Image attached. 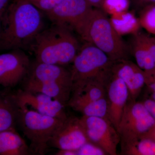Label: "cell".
Instances as JSON below:
<instances>
[{
	"label": "cell",
	"instance_id": "obj_29",
	"mask_svg": "<svg viewBox=\"0 0 155 155\" xmlns=\"http://www.w3.org/2000/svg\"><path fill=\"white\" fill-rule=\"evenodd\" d=\"M10 0H0V16L3 17L5 13Z\"/></svg>",
	"mask_w": 155,
	"mask_h": 155
},
{
	"label": "cell",
	"instance_id": "obj_19",
	"mask_svg": "<svg viewBox=\"0 0 155 155\" xmlns=\"http://www.w3.org/2000/svg\"><path fill=\"white\" fill-rule=\"evenodd\" d=\"M111 23L117 33L121 36L135 34L142 28L138 18L128 11L112 15L110 18Z\"/></svg>",
	"mask_w": 155,
	"mask_h": 155
},
{
	"label": "cell",
	"instance_id": "obj_13",
	"mask_svg": "<svg viewBox=\"0 0 155 155\" xmlns=\"http://www.w3.org/2000/svg\"><path fill=\"white\" fill-rule=\"evenodd\" d=\"M112 73L122 79L129 93L128 101H136L147 80L146 72L129 59L114 61Z\"/></svg>",
	"mask_w": 155,
	"mask_h": 155
},
{
	"label": "cell",
	"instance_id": "obj_27",
	"mask_svg": "<svg viewBox=\"0 0 155 155\" xmlns=\"http://www.w3.org/2000/svg\"><path fill=\"white\" fill-rule=\"evenodd\" d=\"M148 113L155 119V101L153 99H148L142 103Z\"/></svg>",
	"mask_w": 155,
	"mask_h": 155
},
{
	"label": "cell",
	"instance_id": "obj_23",
	"mask_svg": "<svg viewBox=\"0 0 155 155\" xmlns=\"http://www.w3.org/2000/svg\"><path fill=\"white\" fill-rule=\"evenodd\" d=\"M130 4V0H103L101 9L112 16L128 11Z\"/></svg>",
	"mask_w": 155,
	"mask_h": 155
},
{
	"label": "cell",
	"instance_id": "obj_22",
	"mask_svg": "<svg viewBox=\"0 0 155 155\" xmlns=\"http://www.w3.org/2000/svg\"><path fill=\"white\" fill-rule=\"evenodd\" d=\"M142 28L148 33L155 35V5L141 9L138 17Z\"/></svg>",
	"mask_w": 155,
	"mask_h": 155
},
{
	"label": "cell",
	"instance_id": "obj_31",
	"mask_svg": "<svg viewBox=\"0 0 155 155\" xmlns=\"http://www.w3.org/2000/svg\"><path fill=\"white\" fill-rule=\"evenodd\" d=\"M86 1L93 8L101 9L103 0H86Z\"/></svg>",
	"mask_w": 155,
	"mask_h": 155
},
{
	"label": "cell",
	"instance_id": "obj_24",
	"mask_svg": "<svg viewBox=\"0 0 155 155\" xmlns=\"http://www.w3.org/2000/svg\"><path fill=\"white\" fill-rule=\"evenodd\" d=\"M77 155H107L102 148L88 141L82 145L77 150Z\"/></svg>",
	"mask_w": 155,
	"mask_h": 155
},
{
	"label": "cell",
	"instance_id": "obj_28",
	"mask_svg": "<svg viewBox=\"0 0 155 155\" xmlns=\"http://www.w3.org/2000/svg\"><path fill=\"white\" fill-rule=\"evenodd\" d=\"M140 10L147 6L155 5V0H134Z\"/></svg>",
	"mask_w": 155,
	"mask_h": 155
},
{
	"label": "cell",
	"instance_id": "obj_33",
	"mask_svg": "<svg viewBox=\"0 0 155 155\" xmlns=\"http://www.w3.org/2000/svg\"><path fill=\"white\" fill-rule=\"evenodd\" d=\"M3 17L0 16V33L2 31V21Z\"/></svg>",
	"mask_w": 155,
	"mask_h": 155
},
{
	"label": "cell",
	"instance_id": "obj_18",
	"mask_svg": "<svg viewBox=\"0 0 155 155\" xmlns=\"http://www.w3.org/2000/svg\"><path fill=\"white\" fill-rule=\"evenodd\" d=\"M19 108L11 95H0V132L14 130L18 122Z\"/></svg>",
	"mask_w": 155,
	"mask_h": 155
},
{
	"label": "cell",
	"instance_id": "obj_17",
	"mask_svg": "<svg viewBox=\"0 0 155 155\" xmlns=\"http://www.w3.org/2000/svg\"><path fill=\"white\" fill-rule=\"evenodd\" d=\"M30 148L15 129L0 132V155H28Z\"/></svg>",
	"mask_w": 155,
	"mask_h": 155
},
{
	"label": "cell",
	"instance_id": "obj_2",
	"mask_svg": "<svg viewBox=\"0 0 155 155\" xmlns=\"http://www.w3.org/2000/svg\"><path fill=\"white\" fill-rule=\"evenodd\" d=\"M75 31L84 41L90 43L104 52L111 61L129 58L128 46L101 9H92Z\"/></svg>",
	"mask_w": 155,
	"mask_h": 155
},
{
	"label": "cell",
	"instance_id": "obj_10",
	"mask_svg": "<svg viewBox=\"0 0 155 155\" xmlns=\"http://www.w3.org/2000/svg\"><path fill=\"white\" fill-rule=\"evenodd\" d=\"M11 95L19 108L31 107L32 110L40 114L63 121L68 117L64 109L65 106L47 95L19 90Z\"/></svg>",
	"mask_w": 155,
	"mask_h": 155
},
{
	"label": "cell",
	"instance_id": "obj_14",
	"mask_svg": "<svg viewBox=\"0 0 155 155\" xmlns=\"http://www.w3.org/2000/svg\"><path fill=\"white\" fill-rule=\"evenodd\" d=\"M29 78L38 81L60 84L71 88L73 84L71 71L63 66L55 64L37 62L31 69Z\"/></svg>",
	"mask_w": 155,
	"mask_h": 155
},
{
	"label": "cell",
	"instance_id": "obj_6",
	"mask_svg": "<svg viewBox=\"0 0 155 155\" xmlns=\"http://www.w3.org/2000/svg\"><path fill=\"white\" fill-rule=\"evenodd\" d=\"M155 125V119L142 103L127 101L117 128L121 148L147 133Z\"/></svg>",
	"mask_w": 155,
	"mask_h": 155
},
{
	"label": "cell",
	"instance_id": "obj_16",
	"mask_svg": "<svg viewBox=\"0 0 155 155\" xmlns=\"http://www.w3.org/2000/svg\"><path fill=\"white\" fill-rule=\"evenodd\" d=\"M128 46L129 52L135 58L137 64L146 72L155 69V62L151 55L143 36L141 31L132 35Z\"/></svg>",
	"mask_w": 155,
	"mask_h": 155
},
{
	"label": "cell",
	"instance_id": "obj_11",
	"mask_svg": "<svg viewBox=\"0 0 155 155\" xmlns=\"http://www.w3.org/2000/svg\"><path fill=\"white\" fill-rule=\"evenodd\" d=\"M88 141L80 119L75 116H68L54 134L48 146L59 150H77Z\"/></svg>",
	"mask_w": 155,
	"mask_h": 155
},
{
	"label": "cell",
	"instance_id": "obj_1",
	"mask_svg": "<svg viewBox=\"0 0 155 155\" xmlns=\"http://www.w3.org/2000/svg\"><path fill=\"white\" fill-rule=\"evenodd\" d=\"M25 0H14L6 11L0 33V49H20L31 46L43 30L41 12Z\"/></svg>",
	"mask_w": 155,
	"mask_h": 155
},
{
	"label": "cell",
	"instance_id": "obj_8",
	"mask_svg": "<svg viewBox=\"0 0 155 155\" xmlns=\"http://www.w3.org/2000/svg\"><path fill=\"white\" fill-rule=\"evenodd\" d=\"M93 8L86 0H63L45 14L54 24L75 31Z\"/></svg>",
	"mask_w": 155,
	"mask_h": 155
},
{
	"label": "cell",
	"instance_id": "obj_4",
	"mask_svg": "<svg viewBox=\"0 0 155 155\" xmlns=\"http://www.w3.org/2000/svg\"><path fill=\"white\" fill-rule=\"evenodd\" d=\"M85 42L72 63L70 71L73 84L98 81L106 85L112 74L114 61L93 45Z\"/></svg>",
	"mask_w": 155,
	"mask_h": 155
},
{
	"label": "cell",
	"instance_id": "obj_35",
	"mask_svg": "<svg viewBox=\"0 0 155 155\" xmlns=\"http://www.w3.org/2000/svg\"><path fill=\"white\" fill-rule=\"evenodd\" d=\"M152 73L154 74V81H155V69L154 70H153L152 72H151Z\"/></svg>",
	"mask_w": 155,
	"mask_h": 155
},
{
	"label": "cell",
	"instance_id": "obj_21",
	"mask_svg": "<svg viewBox=\"0 0 155 155\" xmlns=\"http://www.w3.org/2000/svg\"><path fill=\"white\" fill-rule=\"evenodd\" d=\"M125 155H155V141L152 139L141 137L121 148Z\"/></svg>",
	"mask_w": 155,
	"mask_h": 155
},
{
	"label": "cell",
	"instance_id": "obj_32",
	"mask_svg": "<svg viewBox=\"0 0 155 155\" xmlns=\"http://www.w3.org/2000/svg\"><path fill=\"white\" fill-rule=\"evenodd\" d=\"M150 87L152 89V90H153L154 92H155V81H154L153 82L150 84Z\"/></svg>",
	"mask_w": 155,
	"mask_h": 155
},
{
	"label": "cell",
	"instance_id": "obj_20",
	"mask_svg": "<svg viewBox=\"0 0 155 155\" xmlns=\"http://www.w3.org/2000/svg\"><path fill=\"white\" fill-rule=\"evenodd\" d=\"M83 116L108 119V103L107 95L101 98L84 103H76L69 105Z\"/></svg>",
	"mask_w": 155,
	"mask_h": 155
},
{
	"label": "cell",
	"instance_id": "obj_7",
	"mask_svg": "<svg viewBox=\"0 0 155 155\" xmlns=\"http://www.w3.org/2000/svg\"><path fill=\"white\" fill-rule=\"evenodd\" d=\"M80 120L89 141L101 147L108 155H117L120 136L110 120L85 116Z\"/></svg>",
	"mask_w": 155,
	"mask_h": 155
},
{
	"label": "cell",
	"instance_id": "obj_34",
	"mask_svg": "<svg viewBox=\"0 0 155 155\" xmlns=\"http://www.w3.org/2000/svg\"><path fill=\"white\" fill-rule=\"evenodd\" d=\"M152 99L154 100L155 101V92H154L152 95Z\"/></svg>",
	"mask_w": 155,
	"mask_h": 155
},
{
	"label": "cell",
	"instance_id": "obj_12",
	"mask_svg": "<svg viewBox=\"0 0 155 155\" xmlns=\"http://www.w3.org/2000/svg\"><path fill=\"white\" fill-rule=\"evenodd\" d=\"M106 87L108 103V119L117 129L128 101V89L124 81L112 72Z\"/></svg>",
	"mask_w": 155,
	"mask_h": 155
},
{
	"label": "cell",
	"instance_id": "obj_15",
	"mask_svg": "<svg viewBox=\"0 0 155 155\" xmlns=\"http://www.w3.org/2000/svg\"><path fill=\"white\" fill-rule=\"evenodd\" d=\"M72 88L60 84L40 81L28 78L25 83L24 90L47 95L67 105L71 96Z\"/></svg>",
	"mask_w": 155,
	"mask_h": 155
},
{
	"label": "cell",
	"instance_id": "obj_26",
	"mask_svg": "<svg viewBox=\"0 0 155 155\" xmlns=\"http://www.w3.org/2000/svg\"><path fill=\"white\" fill-rule=\"evenodd\" d=\"M143 39L151 55L155 62V37L142 32Z\"/></svg>",
	"mask_w": 155,
	"mask_h": 155
},
{
	"label": "cell",
	"instance_id": "obj_9",
	"mask_svg": "<svg viewBox=\"0 0 155 155\" xmlns=\"http://www.w3.org/2000/svg\"><path fill=\"white\" fill-rule=\"evenodd\" d=\"M29 58L20 49L0 54V85L13 87L30 70Z\"/></svg>",
	"mask_w": 155,
	"mask_h": 155
},
{
	"label": "cell",
	"instance_id": "obj_5",
	"mask_svg": "<svg viewBox=\"0 0 155 155\" xmlns=\"http://www.w3.org/2000/svg\"><path fill=\"white\" fill-rule=\"evenodd\" d=\"M64 121L25 107L19 108L18 122L30 141L31 152L44 155L48 143Z\"/></svg>",
	"mask_w": 155,
	"mask_h": 155
},
{
	"label": "cell",
	"instance_id": "obj_25",
	"mask_svg": "<svg viewBox=\"0 0 155 155\" xmlns=\"http://www.w3.org/2000/svg\"><path fill=\"white\" fill-rule=\"evenodd\" d=\"M31 3L40 11L48 12L54 9L63 0H25Z\"/></svg>",
	"mask_w": 155,
	"mask_h": 155
},
{
	"label": "cell",
	"instance_id": "obj_30",
	"mask_svg": "<svg viewBox=\"0 0 155 155\" xmlns=\"http://www.w3.org/2000/svg\"><path fill=\"white\" fill-rule=\"evenodd\" d=\"M56 155H77V150H59Z\"/></svg>",
	"mask_w": 155,
	"mask_h": 155
},
{
	"label": "cell",
	"instance_id": "obj_3",
	"mask_svg": "<svg viewBox=\"0 0 155 155\" xmlns=\"http://www.w3.org/2000/svg\"><path fill=\"white\" fill-rule=\"evenodd\" d=\"M31 46L37 62L62 66L72 63L80 48L72 30L55 24L41 31Z\"/></svg>",
	"mask_w": 155,
	"mask_h": 155
}]
</instances>
